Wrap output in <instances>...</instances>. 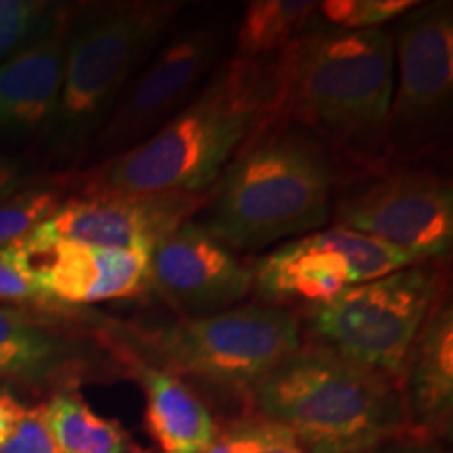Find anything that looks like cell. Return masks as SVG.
<instances>
[{
    "mask_svg": "<svg viewBox=\"0 0 453 453\" xmlns=\"http://www.w3.org/2000/svg\"><path fill=\"white\" fill-rule=\"evenodd\" d=\"M407 430L411 437L441 443L453 418V304L449 288L433 304L399 378Z\"/></svg>",
    "mask_w": 453,
    "mask_h": 453,
    "instance_id": "e0dca14e",
    "label": "cell"
},
{
    "mask_svg": "<svg viewBox=\"0 0 453 453\" xmlns=\"http://www.w3.org/2000/svg\"><path fill=\"white\" fill-rule=\"evenodd\" d=\"M277 73L275 120L324 141L340 162L376 166L395 84L393 27L340 30L315 13Z\"/></svg>",
    "mask_w": 453,
    "mask_h": 453,
    "instance_id": "7a4b0ae2",
    "label": "cell"
},
{
    "mask_svg": "<svg viewBox=\"0 0 453 453\" xmlns=\"http://www.w3.org/2000/svg\"><path fill=\"white\" fill-rule=\"evenodd\" d=\"M95 332L180 380L189 378L243 396L304 342L300 313L265 303L151 326L95 315Z\"/></svg>",
    "mask_w": 453,
    "mask_h": 453,
    "instance_id": "8992f818",
    "label": "cell"
},
{
    "mask_svg": "<svg viewBox=\"0 0 453 453\" xmlns=\"http://www.w3.org/2000/svg\"><path fill=\"white\" fill-rule=\"evenodd\" d=\"M208 194L70 196L32 240H65L151 254L206 203Z\"/></svg>",
    "mask_w": 453,
    "mask_h": 453,
    "instance_id": "5bb4252c",
    "label": "cell"
},
{
    "mask_svg": "<svg viewBox=\"0 0 453 453\" xmlns=\"http://www.w3.org/2000/svg\"><path fill=\"white\" fill-rule=\"evenodd\" d=\"M187 7L180 0H116L73 11L59 107L47 141L55 157H87L122 93Z\"/></svg>",
    "mask_w": 453,
    "mask_h": 453,
    "instance_id": "5b68a950",
    "label": "cell"
},
{
    "mask_svg": "<svg viewBox=\"0 0 453 453\" xmlns=\"http://www.w3.org/2000/svg\"><path fill=\"white\" fill-rule=\"evenodd\" d=\"M72 9L47 0H0V64L55 30Z\"/></svg>",
    "mask_w": 453,
    "mask_h": 453,
    "instance_id": "7402d4cb",
    "label": "cell"
},
{
    "mask_svg": "<svg viewBox=\"0 0 453 453\" xmlns=\"http://www.w3.org/2000/svg\"><path fill=\"white\" fill-rule=\"evenodd\" d=\"M67 311L0 304V384L26 388H76L101 364L116 367L93 330L65 321Z\"/></svg>",
    "mask_w": 453,
    "mask_h": 453,
    "instance_id": "4fadbf2b",
    "label": "cell"
},
{
    "mask_svg": "<svg viewBox=\"0 0 453 453\" xmlns=\"http://www.w3.org/2000/svg\"><path fill=\"white\" fill-rule=\"evenodd\" d=\"M97 336L118 370L139 382L145 395V430L160 453H206L219 434V424L189 384L122 344Z\"/></svg>",
    "mask_w": 453,
    "mask_h": 453,
    "instance_id": "ac0fdd59",
    "label": "cell"
},
{
    "mask_svg": "<svg viewBox=\"0 0 453 453\" xmlns=\"http://www.w3.org/2000/svg\"><path fill=\"white\" fill-rule=\"evenodd\" d=\"M0 453H57L42 403L27 407L26 418L21 420L13 439L0 447Z\"/></svg>",
    "mask_w": 453,
    "mask_h": 453,
    "instance_id": "484cf974",
    "label": "cell"
},
{
    "mask_svg": "<svg viewBox=\"0 0 453 453\" xmlns=\"http://www.w3.org/2000/svg\"><path fill=\"white\" fill-rule=\"evenodd\" d=\"M206 453H235L234 437H231L229 428L219 426L217 439H214V443L211 447H208Z\"/></svg>",
    "mask_w": 453,
    "mask_h": 453,
    "instance_id": "f546056e",
    "label": "cell"
},
{
    "mask_svg": "<svg viewBox=\"0 0 453 453\" xmlns=\"http://www.w3.org/2000/svg\"><path fill=\"white\" fill-rule=\"evenodd\" d=\"M150 292L177 317L220 313L254 292L252 265L187 220L150 254Z\"/></svg>",
    "mask_w": 453,
    "mask_h": 453,
    "instance_id": "9a60e30c",
    "label": "cell"
},
{
    "mask_svg": "<svg viewBox=\"0 0 453 453\" xmlns=\"http://www.w3.org/2000/svg\"><path fill=\"white\" fill-rule=\"evenodd\" d=\"M330 220L420 260L445 258L453 246L451 180L418 164L370 166L359 180L338 187Z\"/></svg>",
    "mask_w": 453,
    "mask_h": 453,
    "instance_id": "30bf717a",
    "label": "cell"
},
{
    "mask_svg": "<svg viewBox=\"0 0 453 453\" xmlns=\"http://www.w3.org/2000/svg\"><path fill=\"white\" fill-rule=\"evenodd\" d=\"M395 84L376 166L411 164L433 150L453 99V4L418 3L396 19Z\"/></svg>",
    "mask_w": 453,
    "mask_h": 453,
    "instance_id": "9c48e42d",
    "label": "cell"
},
{
    "mask_svg": "<svg viewBox=\"0 0 453 453\" xmlns=\"http://www.w3.org/2000/svg\"><path fill=\"white\" fill-rule=\"evenodd\" d=\"M72 13L47 36L0 64V143L49 141L64 84Z\"/></svg>",
    "mask_w": 453,
    "mask_h": 453,
    "instance_id": "2e32d148",
    "label": "cell"
},
{
    "mask_svg": "<svg viewBox=\"0 0 453 453\" xmlns=\"http://www.w3.org/2000/svg\"><path fill=\"white\" fill-rule=\"evenodd\" d=\"M246 401L250 413L280 424L307 453H372L410 434L395 382L309 340Z\"/></svg>",
    "mask_w": 453,
    "mask_h": 453,
    "instance_id": "277c9868",
    "label": "cell"
},
{
    "mask_svg": "<svg viewBox=\"0 0 453 453\" xmlns=\"http://www.w3.org/2000/svg\"><path fill=\"white\" fill-rule=\"evenodd\" d=\"M280 59V57H277ZM277 59L229 55L200 95L133 150L65 177L72 196L206 194L280 105Z\"/></svg>",
    "mask_w": 453,
    "mask_h": 453,
    "instance_id": "6da1fadb",
    "label": "cell"
},
{
    "mask_svg": "<svg viewBox=\"0 0 453 453\" xmlns=\"http://www.w3.org/2000/svg\"><path fill=\"white\" fill-rule=\"evenodd\" d=\"M317 13L311 0H254L235 26L234 53L250 61L277 59Z\"/></svg>",
    "mask_w": 453,
    "mask_h": 453,
    "instance_id": "ffe728a7",
    "label": "cell"
},
{
    "mask_svg": "<svg viewBox=\"0 0 453 453\" xmlns=\"http://www.w3.org/2000/svg\"><path fill=\"white\" fill-rule=\"evenodd\" d=\"M416 4L413 0H326L317 3V15L340 30H373L401 19Z\"/></svg>",
    "mask_w": 453,
    "mask_h": 453,
    "instance_id": "603a6c76",
    "label": "cell"
},
{
    "mask_svg": "<svg viewBox=\"0 0 453 453\" xmlns=\"http://www.w3.org/2000/svg\"><path fill=\"white\" fill-rule=\"evenodd\" d=\"M65 177L55 180H32L0 202V250L26 240L57 212L70 197Z\"/></svg>",
    "mask_w": 453,
    "mask_h": 453,
    "instance_id": "44dd1931",
    "label": "cell"
},
{
    "mask_svg": "<svg viewBox=\"0 0 453 453\" xmlns=\"http://www.w3.org/2000/svg\"><path fill=\"white\" fill-rule=\"evenodd\" d=\"M191 7V4H189ZM187 7L122 93L87 151V166L133 150L194 101L231 55L235 13Z\"/></svg>",
    "mask_w": 453,
    "mask_h": 453,
    "instance_id": "ba28073f",
    "label": "cell"
},
{
    "mask_svg": "<svg viewBox=\"0 0 453 453\" xmlns=\"http://www.w3.org/2000/svg\"><path fill=\"white\" fill-rule=\"evenodd\" d=\"M372 453H447V451L441 447V443H437V441L418 439L407 434V437L390 441V443L382 445L380 449Z\"/></svg>",
    "mask_w": 453,
    "mask_h": 453,
    "instance_id": "f1b7e54d",
    "label": "cell"
},
{
    "mask_svg": "<svg viewBox=\"0 0 453 453\" xmlns=\"http://www.w3.org/2000/svg\"><path fill=\"white\" fill-rule=\"evenodd\" d=\"M0 252L57 307H88L150 294L147 252L32 237Z\"/></svg>",
    "mask_w": 453,
    "mask_h": 453,
    "instance_id": "7c38bea8",
    "label": "cell"
},
{
    "mask_svg": "<svg viewBox=\"0 0 453 453\" xmlns=\"http://www.w3.org/2000/svg\"><path fill=\"white\" fill-rule=\"evenodd\" d=\"M447 286L445 260H422L304 309L303 334L349 364L399 384L413 340Z\"/></svg>",
    "mask_w": 453,
    "mask_h": 453,
    "instance_id": "52a82bcc",
    "label": "cell"
},
{
    "mask_svg": "<svg viewBox=\"0 0 453 453\" xmlns=\"http://www.w3.org/2000/svg\"><path fill=\"white\" fill-rule=\"evenodd\" d=\"M338 187L330 147L273 120L242 147L191 220L231 252H254L324 229Z\"/></svg>",
    "mask_w": 453,
    "mask_h": 453,
    "instance_id": "3957f363",
    "label": "cell"
},
{
    "mask_svg": "<svg viewBox=\"0 0 453 453\" xmlns=\"http://www.w3.org/2000/svg\"><path fill=\"white\" fill-rule=\"evenodd\" d=\"M226 428L234 437L235 453H307L286 428L254 413L229 422Z\"/></svg>",
    "mask_w": 453,
    "mask_h": 453,
    "instance_id": "cb8c5ba5",
    "label": "cell"
},
{
    "mask_svg": "<svg viewBox=\"0 0 453 453\" xmlns=\"http://www.w3.org/2000/svg\"><path fill=\"white\" fill-rule=\"evenodd\" d=\"M0 304H13V307H32L44 311H67L50 303L30 280H26V277L4 258L3 252H0Z\"/></svg>",
    "mask_w": 453,
    "mask_h": 453,
    "instance_id": "d4e9b609",
    "label": "cell"
},
{
    "mask_svg": "<svg viewBox=\"0 0 453 453\" xmlns=\"http://www.w3.org/2000/svg\"><path fill=\"white\" fill-rule=\"evenodd\" d=\"M27 405L21 403L7 387L0 384V447L9 443L26 418Z\"/></svg>",
    "mask_w": 453,
    "mask_h": 453,
    "instance_id": "83f0119b",
    "label": "cell"
},
{
    "mask_svg": "<svg viewBox=\"0 0 453 453\" xmlns=\"http://www.w3.org/2000/svg\"><path fill=\"white\" fill-rule=\"evenodd\" d=\"M57 453H150L118 420L99 416L76 388H61L42 403Z\"/></svg>",
    "mask_w": 453,
    "mask_h": 453,
    "instance_id": "d6986e66",
    "label": "cell"
},
{
    "mask_svg": "<svg viewBox=\"0 0 453 453\" xmlns=\"http://www.w3.org/2000/svg\"><path fill=\"white\" fill-rule=\"evenodd\" d=\"M422 263L376 237L330 226L277 246L252 265L258 303L317 307L349 288Z\"/></svg>",
    "mask_w": 453,
    "mask_h": 453,
    "instance_id": "8fae6325",
    "label": "cell"
},
{
    "mask_svg": "<svg viewBox=\"0 0 453 453\" xmlns=\"http://www.w3.org/2000/svg\"><path fill=\"white\" fill-rule=\"evenodd\" d=\"M32 180V168L30 164L21 160V157L0 154V202L7 200L15 191L24 189Z\"/></svg>",
    "mask_w": 453,
    "mask_h": 453,
    "instance_id": "4316f807",
    "label": "cell"
}]
</instances>
